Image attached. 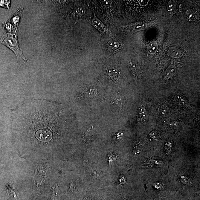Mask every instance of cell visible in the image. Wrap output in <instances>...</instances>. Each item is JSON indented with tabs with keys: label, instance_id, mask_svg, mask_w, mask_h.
<instances>
[{
	"label": "cell",
	"instance_id": "obj_1",
	"mask_svg": "<svg viewBox=\"0 0 200 200\" xmlns=\"http://www.w3.org/2000/svg\"><path fill=\"white\" fill-rule=\"evenodd\" d=\"M1 42L9 47L16 54L17 58H22L26 60L23 56L16 37H13L10 34L4 35L1 40Z\"/></svg>",
	"mask_w": 200,
	"mask_h": 200
},
{
	"label": "cell",
	"instance_id": "obj_2",
	"mask_svg": "<svg viewBox=\"0 0 200 200\" xmlns=\"http://www.w3.org/2000/svg\"><path fill=\"white\" fill-rule=\"evenodd\" d=\"M93 10H94V16L92 19L89 22L90 24L100 32L101 35H111L112 33L109 29L96 16L94 8Z\"/></svg>",
	"mask_w": 200,
	"mask_h": 200
},
{
	"label": "cell",
	"instance_id": "obj_3",
	"mask_svg": "<svg viewBox=\"0 0 200 200\" xmlns=\"http://www.w3.org/2000/svg\"><path fill=\"white\" fill-rule=\"evenodd\" d=\"M119 42L114 39H110L106 43L105 48L107 52H113L115 51L119 47Z\"/></svg>",
	"mask_w": 200,
	"mask_h": 200
},
{
	"label": "cell",
	"instance_id": "obj_4",
	"mask_svg": "<svg viewBox=\"0 0 200 200\" xmlns=\"http://www.w3.org/2000/svg\"><path fill=\"white\" fill-rule=\"evenodd\" d=\"M148 117V113L146 109L143 107H141L139 109L138 111V119L139 121H145Z\"/></svg>",
	"mask_w": 200,
	"mask_h": 200
},
{
	"label": "cell",
	"instance_id": "obj_5",
	"mask_svg": "<svg viewBox=\"0 0 200 200\" xmlns=\"http://www.w3.org/2000/svg\"><path fill=\"white\" fill-rule=\"evenodd\" d=\"M108 75L110 77H114L119 75V72L117 69L114 67L108 68L107 70Z\"/></svg>",
	"mask_w": 200,
	"mask_h": 200
},
{
	"label": "cell",
	"instance_id": "obj_6",
	"mask_svg": "<svg viewBox=\"0 0 200 200\" xmlns=\"http://www.w3.org/2000/svg\"><path fill=\"white\" fill-rule=\"evenodd\" d=\"M153 186L155 188L158 190H162L165 187L164 184L160 182L155 183L153 184Z\"/></svg>",
	"mask_w": 200,
	"mask_h": 200
},
{
	"label": "cell",
	"instance_id": "obj_7",
	"mask_svg": "<svg viewBox=\"0 0 200 200\" xmlns=\"http://www.w3.org/2000/svg\"><path fill=\"white\" fill-rule=\"evenodd\" d=\"M165 146L167 150H170L171 149L172 146V144L170 141H168L166 143Z\"/></svg>",
	"mask_w": 200,
	"mask_h": 200
},
{
	"label": "cell",
	"instance_id": "obj_8",
	"mask_svg": "<svg viewBox=\"0 0 200 200\" xmlns=\"http://www.w3.org/2000/svg\"><path fill=\"white\" fill-rule=\"evenodd\" d=\"M153 43H151V44L149 46V51L150 52H152L153 50H155V49H156V46H153Z\"/></svg>",
	"mask_w": 200,
	"mask_h": 200
},
{
	"label": "cell",
	"instance_id": "obj_9",
	"mask_svg": "<svg viewBox=\"0 0 200 200\" xmlns=\"http://www.w3.org/2000/svg\"><path fill=\"white\" fill-rule=\"evenodd\" d=\"M181 179L184 181V183H188L189 182V180L187 177L184 176H181Z\"/></svg>",
	"mask_w": 200,
	"mask_h": 200
},
{
	"label": "cell",
	"instance_id": "obj_10",
	"mask_svg": "<svg viewBox=\"0 0 200 200\" xmlns=\"http://www.w3.org/2000/svg\"><path fill=\"white\" fill-rule=\"evenodd\" d=\"M149 136L151 139H155V135L154 132H152L149 134Z\"/></svg>",
	"mask_w": 200,
	"mask_h": 200
},
{
	"label": "cell",
	"instance_id": "obj_11",
	"mask_svg": "<svg viewBox=\"0 0 200 200\" xmlns=\"http://www.w3.org/2000/svg\"><path fill=\"white\" fill-rule=\"evenodd\" d=\"M15 16V17L14 18L15 19H19V16H18V15H17V16H16H16ZM13 21H14V22H15V24H16V25L17 24H18V22H19V20H18V19L16 20H13Z\"/></svg>",
	"mask_w": 200,
	"mask_h": 200
}]
</instances>
